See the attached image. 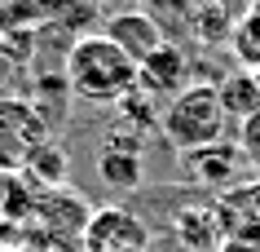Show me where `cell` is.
<instances>
[{
  "label": "cell",
  "mask_w": 260,
  "mask_h": 252,
  "mask_svg": "<svg viewBox=\"0 0 260 252\" xmlns=\"http://www.w3.org/2000/svg\"><path fill=\"white\" fill-rule=\"evenodd\" d=\"M141 67L123 53L119 44L102 36H80L67 53V93L97 106H119L128 93H137Z\"/></svg>",
  "instance_id": "1"
},
{
  "label": "cell",
  "mask_w": 260,
  "mask_h": 252,
  "mask_svg": "<svg viewBox=\"0 0 260 252\" xmlns=\"http://www.w3.org/2000/svg\"><path fill=\"white\" fill-rule=\"evenodd\" d=\"M225 124H230V115L220 106L216 84H190L185 93H177V98L164 106L159 133H164L181 155H190V151H203V146L225 142Z\"/></svg>",
  "instance_id": "2"
},
{
  "label": "cell",
  "mask_w": 260,
  "mask_h": 252,
  "mask_svg": "<svg viewBox=\"0 0 260 252\" xmlns=\"http://www.w3.org/2000/svg\"><path fill=\"white\" fill-rule=\"evenodd\" d=\"M49 137V115L31 98H0V173H22Z\"/></svg>",
  "instance_id": "3"
},
{
  "label": "cell",
  "mask_w": 260,
  "mask_h": 252,
  "mask_svg": "<svg viewBox=\"0 0 260 252\" xmlns=\"http://www.w3.org/2000/svg\"><path fill=\"white\" fill-rule=\"evenodd\" d=\"M80 252H150V230L128 208H97L80 235Z\"/></svg>",
  "instance_id": "4"
},
{
  "label": "cell",
  "mask_w": 260,
  "mask_h": 252,
  "mask_svg": "<svg viewBox=\"0 0 260 252\" xmlns=\"http://www.w3.org/2000/svg\"><path fill=\"white\" fill-rule=\"evenodd\" d=\"M97 177L115 195H133L146 182V137L128 133V128H115L97 151Z\"/></svg>",
  "instance_id": "5"
},
{
  "label": "cell",
  "mask_w": 260,
  "mask_h": 252,
  "mask_svg": "<svg viewBox=\"0 0 260 252\" xmlns=\"http://www.w3.org/2000/svg\"><path fill=\"white\" fill-rule=\"evenodd\" d=\"M190 58L181 53L177 44H164L159 53H150L146 62H141V80H137V89L141 93H150L154 102H172L177 93H185L190 89Z\"/></svg>",
  "instance_id": "6"
},
{
  "label": "cell",
  "mask_w": 260,
  "mask_h": 252,
  "mask_svg": "<svg viewBox=\"0 0 260 252\" xmlns=\"http://www.w3.org/2000/svg\"><path fill=\"white\" fill-rule=\"evenodd\" d=\"M243 164L247 159H243V151H238V142H216V146L181 155V168H185L190 182L203 186V190H230Z\"/></svg>",
  "instance_id": "7"
},
{
  "label": "cell",
  "mask_w": 260,
  "mask_h": 252,
  "mask_svg": "<svg viewBox=\"0 0 260 252\" xmlns=\"http://www.w3.org/2000/svg\"><path fill=\"white\" fill-rule=\"evenodd\" d=\"M106 36L119 44L137 67L168 44V40H164V27L154 22V14H141V9H133V14H115V18L106 22Z\"/></svg>",
  "instance_id": "8"
},
{
  "label": "cell",
  "mask_w": 260,
  "mask_h": 252,
  "mask_svg": "<svg viewBox=\"0 0 260 252\" xmlns=\"http://www.w3.org/2000/svg\"><path fill=\"white\" fill-rule=\"evenodd\" d=\"M172 230H177L181 248H190V252H220L216 204H185V208L172 217Z\"/></svg>",
  "instance_id": "9"
},
{
  "label": "cell",
  "mask_w": 260,
  "mask_h": 252,
  "mask_svg": "<svg viewBox=\"0 0 260 252\" xmlns=\"http://www.w3.org/2000/svg\"><path fill=\"white\" fill-rule=\"evenodd\" d=\"M220 93V106H225V115H230L234 124H247L251 115H260V75L256 71H234V75H225V80L216 84Z\"/></svg>",
  "instance_id": "10"
},
{
  "label": "cell",
  "mask_w": 260,
  "mask_h": 252,
  "mask_svg": "<svg viewBox=\"0 0 260 252\" xmlns=\"http://www.w3.org/2000/svg\"><path fill=\"white\" fill-rule=\"evenodd\" d=\"M22 177H27L36 190H67V177H71L67 151H62L57 142H44L40 151L31 155V164L22 168Z\"/></svg>",
  "instance_id": "11"
},
{
  "label": "cell",
  "mask_w": 260,
  "mask_h": 252,
  "mask_svg": "<svg viewBox=\"0 0 260 252\" xmlns=\"http://www.w3.org/2000/svg\"><path fill=\"white\" fill-rule=\"evenodd\" d=\"M194 36H199V44H220V40H234V22L230 14H225V5H203L199 14H194Z\"/></svg>",
  "instance_id": "12"
},
{
  "label": "cell",
  "mask_w": 260,
  "mask_h": 252,
  "mask_svg": "<svg viewBox=\"0 0 260 252\" xmlns=\"http://www.w3.org/2000/svg\"><path fill=\"white\" fill-rule=\"evenodd\" d=\"M238 151L251 168H260V115H251L247 124H238Z\"/></svg>",
  "instance_id": "13"
},
{
  "label": "cell",
  "mask_w": 260,
  "mask_h": 252,
  "mask_svg": "<svg viewBox=\"0 0 260 252\" xmlns=\"http://www.w3.org/2000/svg\"><path fill=\"white\" fill-rule=\"evenodd\" d=\"M243 195H247V204H251V212H256V221H260V177L251 186H243Z\"/></svg>",
  "instance_id": "14"
},
{
  "label": "cell",
  "mask_w": 260,
  "mask_h": 252,
  "mask_svg": "<svg viewBox=\"0 0 260 252\" xmlns=\"http://www.w3.org/2000/svg\"><path fill=\"white\" fill-rule=\"evenodd\" d=\"M14 252H36V248H27V243H22V248H14Z\"/></svg>",
  "instance_id": "15"
},
{
  "label": "cell",
  "mask_w": 260,
  "mask_h": 252,
  "mask_svg": "<svg viewBox=\"0 0 260 252\" xmlns=\"http://www.w3.org/2000/svg\"><path fill=\"white\" fill-rule=\"evenodd\" d=\"M0 40H5V27H0Z\"/></svg>",
  "instance_id": "16"
}]
</instances>
